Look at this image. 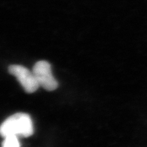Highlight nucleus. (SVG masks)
Masks as SVG:
<instances>
[{
  "instance_id": "f03ea898",
  "label": "nucleus",
  "mask_w": 147,
  "mask_h": 147,
  "mask_svg": "<svg viewBox=\"0 0 147 147\" xmlns=\"http://www.w3.org/2000/svg\"><path fill=\"white\" fill-rule=\"evenodd\" d=\"M32 72L39 86L48 91L57 88L58 82L53 76L50 64L47 61H40L35 63Z\"/></svg>"
},
{
  "instance_id": "f257e3e1",
  "label": "nucleus",
  "mask_w": 147,
  "mask_h": 147,
  "mask_svg": "<svg viewBox=\"0 0 147 147\" xmlns=\"http://www.w3.org/2000/svg\"><path fill=\"white\" fill-rule=\"evenodd\" d=\"M33 125L31 118L25 113H17L7 118L0 128L1 136L3 137L14 135L28 137L33 135Z\"/></svg>"
},
{
  "instance_id": "7ed1b4c3",
  "label": "nucleus",
  "mask_w": 147,
  "mask_h": 147,
  "mask_svg": "<svg viewBox=\"0 0 147 147\" xmlns=\"http://www.w3.org/2000/svg\"><path fill=\"white\" fill-rule=\"evenodd\" d=\"M8 71L16 76L27 93H32L38 89L39 85L34 74L26 67L13 64L8 67Z\"/></svg>"
},
{
  "instance_id": "20e7f679",
  "label": "nucleus",
  "mask_w": 147,
  "mask_h": 147,
  "mask_svg": "<svg viewBox=\"0 0 147 147\" xmlns=\"http://www.w3.org/2000/svg\"><path fill=\"white\" fill-rule=\"evenodd\" d=\"M2 142V147H20L18 136L11 135L5 137Z\"/></svg>"
}]
</instances>
